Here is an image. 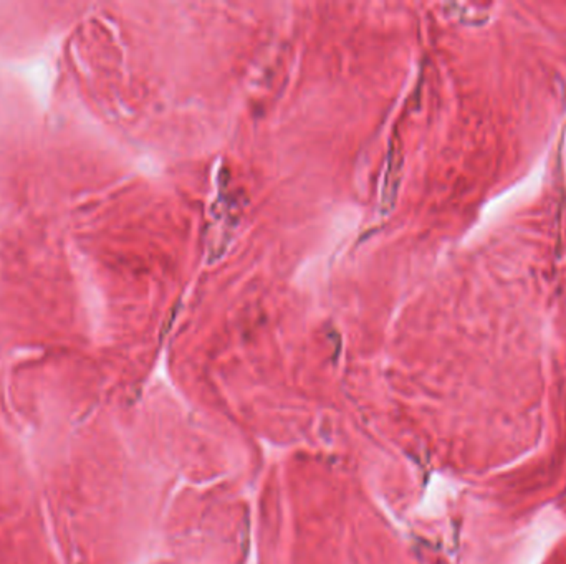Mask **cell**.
Here are the masks:
<instances>
[{"mask_svg":"<svg viewBox=\"0 0 566 564\" xmlns=\"http://www.w3.org/2000/svg\"><path fill=\"white\" fill-rule=\"evenodd\" d=\"M401 171H403V158H401V151L396 141V135L391 139L389 148H387V158H386V167H385V179H382L381 188V199L380 206H378V212L380 215H387L394 208L396 197H398V189L401 182Z\"/></svg>","mask_w":566,"mask_h":564,"instance_id":"cell-2","label":"cell"},{"mask_svg":"<svg viewBox=\"0 0 566 564\" xmlns=\"http://www.w3.org/2000/svg\"><path fill=\"white\" fill-rule=\"evenodd\" d=\"M235 212L237 208L234 206L232 197H227L224 192H219V197L216 201V208L212 211L214 222L211 225V230L207 234V261L221 260L224 255L227 247H229L232 232L237 227V219H235Z\"/></svg>","mask_w":566,"mask_h":564,"instance_id":"cell-1","label":"cell"}]
</instances>
